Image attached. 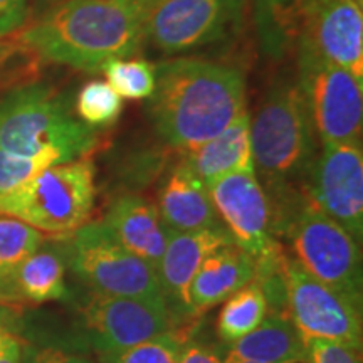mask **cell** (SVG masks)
<instances>
[{
    "label": "cell",
    "instance_id": "34",
    "mask_svg": "<svg viewBox=\"0 0 363 363\" xmlns=\"http://www.w3.org/2000/svg\"><path fill=\"white\" fill-rule=\"evenodd\" d=\"M130 2L133 4V7L140 12V16L143 17V22H145L148 13L152 12L153 9L158 6V4L165 2V0H130Z\"/></svg>",
    "mask_w": 363,
    "mask_h": 363
},
{
    "label": "cell",
    "instance_id": "25",
    "mask_svg": "<svg viewBox=\"0 0 363 363\" xmlns=\"http://www.w3.org/2000/svg\"><path fill=\"white\" fill-rule=\"evenodd\" d=\"M106 83L128 99L150 98L155 89V67L145 59H110L101 67Z\"/></svg>",
    "mask_w": 363,
    "mask_h": 363
},
{
    "label": "cell",
    "instance_id": "22",
    "mask_svg": "<svg viewBox=\"0 0 363 363\" xmlns=\"http://www.w3.org/2000/svg\"><path fill=\"white\" fill-rule=\"evenodd\" d=\"M311 0H252L261 51L271 59H283L296 48L303 19Z\"/></svg>",
    "mask_w": 363,
    "mask_h": 363
},
{
    "label": "cell",
    "instance_id": "3",
    "mask_svg": "<svg viewBox=\"0 0 363 363\" xmlns=\"http://www.w3.org/2000/svg\"><path fill=\"white\" fill-rule=\"evenodd\" d=\"M98 142L96 128L51 84L30 81L0 94V153L52 167L88 158Z\"/></svg>",
    "mask_w": 363,
    "mask_h": 363
},
{
    "label": "cell",
    "instance_id": "2",
    "mask_svg": "<svg viewBox=\"0 0 363 363\" xmlns=\"http://www.w3.org/2000/svg\"><path fill=\"white\" fill-rule=\"evenodd\" d=\"M16 35L43 62L99 71L138 51L143 17L130 0H61Z\"/></svg>",
    "mask_w": 363,
    "mask_h": 363
},
{
    "label": "cell",
    "instance_id": "26",
    "mask_svg": "<svg viewBox=\"0 0 363 363\" xmlns=\"http://www.w3.org/2000/svg\"><path fill=\"white\" fill-rule=\"evenodd\" d=\"M121 110V96L106 81H91L84 84L74 101L76 115L91 128L113 125Z\"/></svg>",
    "mask_w": 363,
    "mask_h": 363
},
{
    "label": "cell",
    "instance_id": "23",
    "mask_svg": "<svg viewBox=\"0 0 363 363\" xmlns=\"http://www.w3.org/2000/svg\"><path fill=\"white\" fill-rule=\"evenodd\" d=\"M44 240L45 235L34 227L0 214V305L11 306L12 283L17 271Z\"/></svg>",
    "mask_w": 363,
    "mask_h": 363
},
{
    "label": "cell",
    "instance_id": "6",
    "mask_svg": "<svg viewBox=\"0 0 363 363\" xmlns=\"http://www.w3.org/2000/svg\"><path fill=\"white\" fill-rule=\"evenodd\" d=\"M67 262L94 294L165 299L155 267L121 246L103 222H86L69 235Z\"/></svg>",
    "mask_w": 363,
    "mask_h": 363
},
{
    "label": "cell",
    "instance_id": "17",
    "mask_svg": "<svg viewBox=\"0 0 363 363\" xmlns=\"http://www.w3.org/2000/svg\"><path fill=\"white\" fill-rule=\"evenodd\" d=\"M103 224L121 246L157 269L165 251L167 227L152 202L123 195L111 203Z\"/></svg>",
    "mask_w": 363,
    "mask_h": 363
},
{
    "label": "cell",
    "instance_id": "29",
    "mask_svg": "<svg viewBox=\"0 0 363 363\" xmlns=\"http://www.w3.org/2000/svg\"><path fill=\"white\" fill-rule=\"evenodd\" d=\"M26 348L22 363H93L74 342L62 338L34 337L26 331Z\"/></svg>",
    "mask_w": 363,
    "mask_h": 363
},
{
    "label": "cell",
    "instance_id": "4",
    "mask_svg": "<svg viewBox=\"0 0 363 363\" xmlns=\"http://www.w3.org/2000/svg\"><path fill=\"white\" fill-rule=\"evenodd\" d=\"M254 169L272 189L305 182L316 160V133L298 84H276L251 120Z\"/></svg>",
    "mask_w": 363,
    "mask_h": 363
},
{
    "label": "cell",
    "instance_id": "20",
    "mask_svg": "<svg viewBox=\"0 0 363 363\" xmlns=\"http://www.w3.org/2000/svg\"><path fill=\"white\" fill-rule=\"evenodd\" d=\"M67 246L43 242L17 271L12 283L11 306L44 305L65 301L69 296L66 284Z\"/></svg>",
    "mask_w": 363,
    "mask_h": 363
},
{
    "label": "cell",
    "instance_id": "12",
    "mask_svg": "<svg viewBox=\"0 0 363 363\" xmlns=\"http://www.w3.org/2000/svg\"><path fill=\"white\" fill-rule=\"evenodd\" d=\"M311 203L360 242L363 235L362 143L323 145L306 180Z\"/></svg>",
    "mask_w": 363,
    "mask_h": 363
},
{
    "label": "cell",
    "instance_id": "8",
    "mask_svg": "<svg viewBox=\"0 0 363 363\" xmlns=\"http://www.w3.org/2000/svg\"><path fill=\"white\" fill-rule=\"evenodd\" d=\"M212 203L234 244L256 262V279L276 272L284 254L272 235V207L256 172H239L208 185Z\"/></svg>",
    "mask_w": 363,
    "mask_h": 363
},
{
    "label": "cell",
    "instance_id": "11",
    "mask_svg": "<svg viewBox=\"0 0 363 363\" xmlns=\"http://www.w3.org/2000/svg\"><path fill=\"white\" fill-rule=\"evenodd\" d=\"M246 0H165L148 13L143 38L167 54L217 43L240 26Z\"/></svg>",
    "mask_w": 363,
    "mask_h": 363
},
{
    "label": "cell",
    "instance_id": "28",
    "mask_svg": "<svg viewBox=\"0 0 363 363\" xmlns=\"http://www.w3.org/2000/svg\"><path fill=\"white\" fill-rule=\"evenodd\" d=\"M184 340L175 331L155 337L123 352L103 357L104 363H179Z\"/></svg>",
    "mask_w": 363,
    "mask_h": 363
},
{
    "label": "cell",
    "instance_id": "24",
    "mask_svg": "<svg viewBox=\"0 0 363 363\" xmlns=\"http://www.w3.org/2000/svg\"><path fill=\"white\" fill-rule=\"evenodd\" d=\"M267 310L264 289L254 279L225 299L217 316V333L227 345L238 342L262 323Z\"/></svg>",
    "mask_w": 363,
    "mask_h": 363
},
{
    "label": "cell",
    "instance_id": "35",
    "mask_svg": "<svg viewBox=\"0 0 363 363\" xmlns=\"http://www.w3.org/2000/svg\"><path fill=\"white\" fill-rule=\"evenodd\" d=\"M224 363H254V362H242V360H233V358H224Z\"/></svg>",
    "mask_w": 363,
    "mask_h": 363
},
{
    "label": "cell",
    "instance_id": "19",
    "mask_svg": "<svg viewBox=\"0 0 363 363\" xmlns=\"http://www.w3.org/2000/svg\"><path fill=\"white\" fill-rule=\"evenodd\" d=\"M184 160L206 187L225 175L239 174V172H256L251 147L249 113L244 111L222 133L192 152L185 153Z\"/></svg>",
    "mask_w": 363,
    "mask_h": 363
},
{
    "label": "cell",
    "instance_id": "18",
    "mask_svg": "<svg viewBox=\"0 0 363 363\" xmlns=\"http://www.w3.org/2000/svg\"><path fill=\"white\" fill-rule=\"evenodd\" d=\"M257 276L256 262L235 244L220 247L203 259L190 284L192 315L224 303Z\"/></svg>",
    "mask_w": 363,
    "mask_h": 363
},
{
    "label": "cell",
    "instance_id": "27",
    "mask_svg": "<svg viewBox=\"0 0 363 363\" xmlns=\"http://www.w3.org/2000/svg\"><path fill=\"white\" fill-rule=\"evenodd\" d=\"M40 61L16 35L0 38V93L34 81Z\"/></svg>",
    "mask_w": 363,
    "mask_h": 363
},
{
    "label": "cell",
    "instance_id": "21",
    "mask_svg": "<svg viewBox=\"0 0 363 363\" xmlns=\"http://www.w3.org/2000/svg\"><path fill=\"white\" fill-rule=\"evenodd\" d=\"M225 358L254 363H301L305 362V340L288 313L267 310L256 330L229 343Z\"/></svg>",
    "mask_w": 363,
    "mask_h": 363
},
{
    "label": "cell",
    "instance_id": "15",
    "mask_svg": "<svg viewBox=\"0 0 363 363\" xmlns=\"http://www.w3.org/2000/svg\"><path fill=\"white\" fill-rule=\"evenodd\" d=\"M230 244H234V239L224 225L192 233H177L167 229L165 251L158 262L157 274L170 313L192 315L190 284L195 272L208 254Z\"/></svg>",
    "mask_w": 363,
    "mask_h": 363
},
{
    "label": "cell",
    "instance_id": "13",
    "mask_svg": "<svg viewBox=\"0 0 363 363\" xmlns=\"http://www.w3.org/2000/svg\"><path fill=\"white\" fill-rule=\"evenodd\" d=\"M86 338L101 358L123 352L172 330L165 299L94 294L83 310Z\"/></svg>",
    "mask_w": 363,
    "mask_h": 363
},
{
    "label": "cell",
    "instance_id": "10",
    "mask_svg": "<svg viewBox=\"0 0 363 363\" xmlns=\"http://www.w3.org/2000/svg\"><path fill=\"white\" fill-rule=\"evenodd\" d=\"M286 310L303 340H328L362 348V308L313 278L296 259L281 264Z\"/></svg>",
    "mask_w": 363,
    "mask_h": 363
},
{
    "label": "cell",
    "instance_id": "7",
    "mask_svg": "<svg viewBox=\"0 0 363 363\" xmlns=\"http://www.w3.org/2000/svg\"><path fill=\"white\" fill-rule=\"evenodd\" d=\"M296 84L321 143H360L363 81L318 54L298 48Z\"/></svg>",
    "mask_w": 363,
    "mask_h": 363
},
{
    "label": "cell",
    "instance_id": "31",
    "mask_svg": "<svg viewBox=\"0 0 363 363\" xmlns=\"http://www.w3.org/2000/svg\"><path fill=\"white\" fill-rule=\"evenodd\" d=\"M306 363H362L360 350L328 340H305Z\"/></svg>",
    "mask_w": 363,
    "mask_h": 363
},
{
    "label": "cell",
    "instance_id": "16",
    "mask_svg": "<svg viewBox=\"0 0 363 363\" xmlns=\"http://www.w3.org/2000/svg\"><path fill=\"white\" fill-rule=\"evenodd\" d=\"M157 208L163 225L177 233L222 225L208 189L185 160L175 163L163 179Z\"/></svg>",
    "mask_w": 363,
    "mask_h": 363
},
{
    "label": "cell",
    "instance_id": "14",
    "mask_svg": "<svg viewBox=\"0 0 363 363\" xmlns=\"http://www.w3.org/2000/svg\"><path fill=\"white\" fill-rule=\"evenodd\" d=\"M363 0H311L296 48L308 49L363 81Z\"/></svg>",
    "mask_w": 363,
    "mask_h": 363
},
{
    "label": "cell",
    "instance_id": "9",
    "mask_svg": "<svg viewBox=\"0 0 363 363\" xmlns=\"http://www.w3.org/2000/svg\"><path fill=\"white\" fill-rule=\"evenodd\" d=\"M291 235L299 266L362 308V256L357 240L311 202L298 211Z\"/></svg>",
    "mask_w": 363,
    "mask_h": 363
},
{
    "label": "cell",
    "instance_id": "1",
    "mask_svg": "<svg viewBox=\"0 0 363 363\" xmlns=\"http://www.w3.org/2000/svg\"><path fill=\"white\" fill-rule=\"evenodd\" d=\"M150 115L170 147L189 153L222 133L246 110V79L238 67L177 57L155 67Z\"/></svg>",
    "mask_w": 363,
    "mask_h": 363
},
{
    "label": "cell",
    "instance_id": "32",
    "mask_svg": "<svg viewBox=\"0 0 363 363\" xmlns=\"http://www.w3.org/2000/svg\"><path fill=\"white\" fill-rule=\"evenodd\" d=\"M30 21V0H0V38L17 34Z\"/></svg>",
    "mask_w": 363,
    "mask_h": 363
},
{
    "label": "cell",
    "instance_id": "33",
    "mask_svg": "<svg viewBox=\"0 0 363 363\" xmlns=\"http://www.w3.org/2000/svg\"><path fill=\"white\" fill-rule=\"evenodd\" d=\"M179 363H224V360L217 348L199 340H190L182 345Z\"/></svg>",
    "mask_w": 363,
    "mask_h": 363
},
{
    "label": "cell",
    "instance_id": "30",
    "mask_svg": "<svg viewBox=\"0 0 363 363\" xmlns=\"http://www.w3.org/2000/svg\"><path fill=\"white\" fill-rule=\"evenodd\" d=\"M24 321L12 306L0 305V363H22L26 335Z\"/></svg>",
    "mask_w": 363,
    "mask_h": 363
},
{
    "label": "cell",
    "instance_id": "5",
    "mask_svg": "<svg viewBox=\"0 0 363 363\" xmlns=\"http://www.w3.org/2000/svg\"><path fill=\"white\" fill-rule=\"evenodd\" d=\"M96 202V169L88 158L44 169L19 187L0 194V214L44 235L69 238L89 220Z\"/></svg>",
    "mask_w": 363,
    "mask_h": 363
}]
</instances>
